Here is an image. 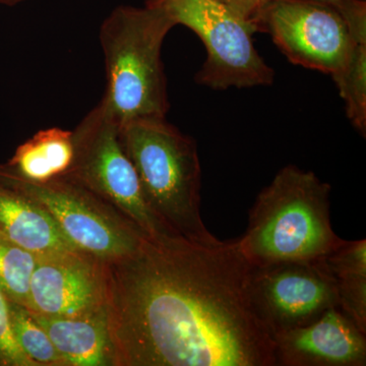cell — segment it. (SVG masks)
Instances as JSON below:
<instances>
[{
    "instance_id": "cell-2",
    "label": "cell",
    "mask_w": 366,
    "mask_h": 366,
    "mask_svg": "<svg viewBox=\"0 0 366 366\" xmlns=\"http://www.w3.org/2000/svg\"><path fill=\"white\" fill-rule=\"evenodd\" d=\"M331 185L297 166L282 168L259 192L238 239L252 267L322 259L344 242L332 228Z\"/></svg>"
},
{
    "instance_id": "cell-1",
    "label": "cell",
    "mask_w": 366,
    "mask_h": 366,
    "mask_svg": "<svg viewBox=\"0 0 366 366\" xmlns=\"http://www.w3.org/2000/svg\"><path fill=\"white\" fill-rule=\"evenodd\" d=\"M114 366H276L238 239L144 240L105 262Z\"/></svg>"
},
{
    "instance_id": "cell-17",
    "label": "cell",
    "mask_w": 366,
    "mask_h": 366,
    "mask_svg": "<svg viewBox=\"0 0 366 366\" xmlns=\"http://www.w3.org/2000/svg\"><path fill=\"white\" fill-rule=\"evenodd\" d=\"M11 333L21 350L37 366H69L28 308L9 302Z\"/></svg>"
},
{
    "instance_id": "cell-12",
    "label": "cell",
    "mask_w": 366,
    "mask_h": 366,
    "mask_svg": "<svg viewBox=\"0 0 366 366\" xmlns=\"http://www.w3.org/2000/svg\"><path fill=\"white\" fill-rule=\"evenodd\" d=\"M0 234L37 254L76 249L6 164H0Z\"/></svg>"
},
{
    "instance_id": "cell-11",
    "label": "cell",
    "mask_w": 366,
    "mask_h": 366,
    "mask_svg": "<svg viewBox=\"0 0 366 366\" xmlns=\"http://www.w3.org/2000/svg\"><path fill=\"white\" fill-rule=\"evenodd\" d=\"M277 365L365 366L366 333L339 307L305 327L274 335Z\"/></svg>"
},
{
    "instance_id": "cell-7",
    "label": "cell",
    "mask_w": 366,
    "mask_h": 366,
    "mask_svg": "<svg viewBox=\"0 0 366 366\" xmlns=\"http://www.w3.org/2000/svg\"><path fill=\"white\" fill-rule=\"evenodd\" d=\"M19 178L76 249L109 262L134 254L148 240L114 207L66 178L60 177L46 182Z\"/></svg>"
},
{
    "instance_id": "cell-15",
    "label": "cell",
    "mask_w": 366,
    "mask_h": 366,
    "mask_svg": "<svg viewBox=\"0 0 366 366\" xmlns=\"http://www.w3.org/2000/svg\"><path fill=\"white\" fill-rule=\"evenodd\" d=\"M326 262L336 281L339 308L366 333V240H344Z\"/></svg>"
},
{
    "instance_id": "cell-14",
    "label": "cell",
    "mask_w": 366,
    "mask_h": 366,
    "mask_svg": "<svg viewBox=\"0 0 366 366\" xmlns=\"http://www.w3.org/2000/svg\"><path fill=\"white\" fill-rule=\"evenodd\" d=\"M72 157V132L50 127L36 132L20 144L6 165L28 182H46L62 177L71 166Z\"/></svg>"
},
{
    "instance_id": "cell-16",
    "label": "cell",
    "mask_w": 366,
    "mask_h": 366,
    "mask_svg": "<svg viewBox=\"0 0 366 366\" xmlns=\"http://www.w3.org/2000/svg\"><path fill=\"white\" fill-rule=\"evenodd\" d=\"M38 254L0 234V291L9 302L28 308Z\"/></svg>"
},
{
    "instance_id": "cell-13",
    "label": "cell",
    "mask_w": 366,
    "mask_h": 366,
    "mask_svg": "<svg viewBox=\"0 0 366 366\" xmlns=\"http://www.w3.org/2000/svg\"><path fill=\"white\" fill-rule=\"evenodd\" d=\"M34 317L67 365L114 366L106 310L85 317Z\"/></svg>"
},
{
    "instance_id": "cell-18",
    "label": "cell",
    "mask_w": 366,
    "mask_h": 366,
    "mask_svg": "<svg viewBox=\"0 0 366 366\" xmlns=\"http://www.w3.org/2000/svg\"><path fill=\"white\" fill-rule=\"evenodd\" d=\"M333 79L345 103L347 117L365 136L366 42H353L345 67Z\"/></svg>"
},
{
    "instance_id": "cell-22",
    "label": "cell",
    "mask_w": 366,
    "mask_h": 366,
    "mask_svg": "<svg viewBox=\"0 0 366 366\" xmlns=\"http://www.w3.org/2000/svg\"><path fill=\"white\" fill-rule=\"evenodd\" d=\"M312 1L322 2V4H327L331 6V4H335V2L339 1V0H312Z\"/></svg>"
},
{
    "instance_id": "cell-6",
    "label": "cell",
    "mask_w": 366,
    "mask_h": 366,
    "mask_svg": "<svg viewBox=\"0 0 366 366\" xmlns=\"http://www.w3.org/2000/svg\"><path fill=\"white\" fill-rule=\"evenodd\" d=\"M174 21L196 33L207 59L196 74L199 85L213 90L273 85L274 71L254 47L255 26L217 0H147Z\"/></svg>"
},
{
    "instance_id": "cell-5",
    "label": "cell",
    "mask_w": 366,
    "mask_h": 366,
    "mask_svg": "<svg viewBox=\"0 0 366 366\" xmlns=\"http://www.w3.org/2000/svg\"><path fill=\"white\" fill-rule=\"evenodd\" d=\"M72 136L74 157L61 177L112 204L147 239L156 242L184 239L164 227L147 206L136 169L120 142L119 124L102 101L86 113Z\"/></svg>"
},
{
    "instance_id": "cell-20",
    "label": "cell",
    "mask_w": 366,
    "mask_h": 366,
    "mask_svg": "<svg viewBox=\"0 0 366 366\" xmlns=\"http://www.w3.org/2000/svg\"><path fill=\"white\" fill-rule=\"evenodd\" d=\"M242 21L255 26L259 33V23L262 14L274 0H217Z\"/></svg>"
},
{
    "instance_id": "cell-10",
    "label": "cell",
    "mask_w": 366,
    "mask_h": 366,
    "mask_svg": "<svg viewBox=\"0 0 366 366\" xmlns=\"http://www.w3.org/2000/svg\"><path fill=\"white\" fill-rule=\"evenodd\" d=\"M106 264L81 249L38 254L28 310L49 317H76L106 310Z\"/></svg>"
},
{
    "instance_id": "cell-9",
    "label": "cell",
    "mask_w": 366,
    "mask_h": 366,
    "mask_svg": "<svg viewBox=\"0 0 366 366\" xmlns=\"http://www.w3.org/2000/svg\"><path fill=\"white\" fill-rule=\"evenodd\" d=\"M259 33L295 66L334 78L345 67L353 41L334 6L312 0H274L262 14Z\"/></svg>"
},
{
    "instance_id": "cell-3",
    "label": "cell",
    "mask_w": 366,
    "mask_h": 366,
    "mask_svg": "<svg viewBox=\"0 0 366 366\" xmlns=\"http://www.w3.org/2000/svg\"><path fill=\"white\" fill-rule=\"evenodd\" d=\"M119 137L136 169L144 202L164 227L199 244L220 242L202 219V170L196 141L166 117L131 120L120 125Z\"/></svg>"
},
{
    "instance_id": "cell-21",
    "label": "cell",
    "mask_w": 366,
    "mask_h": 366,
    "mask_svg": "<svg viewBox=\"0 0 366 366\" xmlns=\"http://www.w3.org/2000/svg\"><path fill=\"white\" fill-rule=\"evenodd\" d=\"M25 1H26V0H0V4H2V6H14Z\"/></svg>"
},
{
    "instance_id": "cell-8",
    "label": "cell",
    "mask_w": 366,
    "mask_h": 366,
    "mask_svg": "<svg viewBox=\"0 0 366 366\" xmlns=\"http://www.w3.org/2000/svg\"><path fill=\"white\" fill-rule=\"evenodd\" d=\"M249 296L255 314L273 338L339 307L336 281L326 257L252 267Z\"/></svg>"
},
{
    "instance_id": "cell-4",
    "label": "cell",
    "mask_w": 366,
    "mask_h": 366,
    "mask_svg": "<svg viewBox=\"0 0 366 366\" xmlns=\"http://www.w3.org/2000/svg\"><path fill=\"white\" fill-rule=\"evenodd\" d=\"M157 7H115L102 21L106 90L101 101L122 125L137 118L166 117L170 109L162 47L174 28Z\"/></svg>"
},
{
    "instance_id": "cell-19",
    "label": "cell",
    "mask_w": 366,
    "mask_h": 366,
    "mask_svg": "<svg viewBox=\"0 0 366 366\" xmlns=\"http://www.w3.org/2000/svg\"><path fill=\"white\" fill-rule=\"evenodd\" d=\"M0 366H37L14 340L9 324V301L0 291Z\"/></svg>"
}]
</instances>
